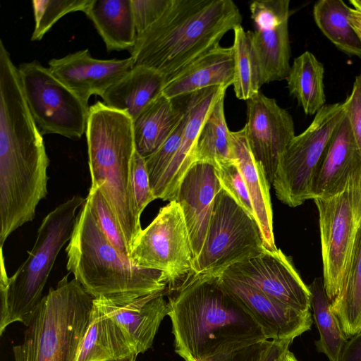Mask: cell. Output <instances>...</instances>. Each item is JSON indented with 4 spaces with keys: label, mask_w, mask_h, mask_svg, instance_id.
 Masks as SVG:
<instances>
[{
    "label": "cell",
    "mask_w": 361,
    "mask_h": 361,
    "mask_svg": "<svg viewBox=\"0 0 361 361\" xmlns=\"http://www.w3.org/2000/svg\"><path fill=\"white\" fill-rule=\"evenodd\" d=\"M166 296L175 351L185 361H203L269 340L218 273L193 274Z\"/></svg>",
    "instance_id": "cell-1"
},
{
    "label": "cell",
    "mask_w": 361,
    "mask_h": 361,
    "mask_svg": "<svg viewBox=\"0 0 361 361\" xmlns=\"http://www.w3.org/2000/svg\"><path fill=\"white\" fill-rule=\"evenodd\" d=\"M241 22L232 0H172L163 16L137 37L130 51L133 66L154 69L168 80L219 46L224 35Z\"/></svg>",
    "instance_id": "cell-2"
},
{
    "label": "cell",
    "mask_w": 361,
    "mask_h": 361,
    "mask_svg": "<svg viewBox=\"0 0 361 361\" xmlns=\"http://www.w3.org/2000/svg\"><path fill=\"white\" fill-rule=\"evenodd\" d=\"M47 156L30 111L0 116V248L16 229L32 221L47 191Z\"/></svg>",
    "instance_id": "cell-3"
},
{
    "label": "cell",
    "mask_w": 361,
    "mask_h": 361,
    "mask_svg": "<svg viewBox=\"0 0 361 361\" xmlns=\"http://www.w3.org/2000/svg\"><path fill=\"white\" fill-rule=\"evenodd\" d=\"M65 250L67 270L94 299L130 301L169 287L164 272L135 265L109 241L87 199Z\"/></svg>",
    "instance_id": "cell-4"
},
{
    "label": "cell",
    "mask_w": 361,
    "mask_h": 361,
    "mask_svg": "<svg viewBox=\"0 0 361 361\" xmlns=\"http://www.w3.org/2000/svg\"><path fill=\"white\" fill-rule=\"evenodd\" d=\"M90 188H99L116 216L131 253L142 228L132 196L131 166L136 150L132 118L98 101L86 128Z\"/></svg>",
    "instance_id": "cell-5"
},
{
    "label": "cell",
    "mask_w": 361,
    "mask_h": 361,
    "mask_svg": "<svg viewBox=\"0 0 361 361\" xmlns=\"http://www.w3.org/2000/svg\"><path fill=\"white\" fill-rule=\"evenodd\" d=\"M94 298L68 274L51 287L32 314L14 361H74L87 329Z\"/></svg>",
    "instance_id": "cell-6"
},
{
    "label": "cell",
    "mask_w": 361,
    "mask_h": 361,
    "mask_svg": "<svg viewBox=\"0 0 361 361\" xmlns=\"http://www.w3.org/2000/svg\"><path fill=\"white\" fill-rule=\"evenodd\" d=\"M86 197L75 195L60 204L43 219L25 261L0 283V335L11 324H28L42 299V291L57 256L69 241L75 219Z\"/></svg>",
    "instance_id": "cell-7"
},
{
    "label": "cell",
    "mask_w": 361,
    "mask_h": 361,
    "mask_svg": "<svg viewBox=\"0 0 361 361\" xmlns=\"http://www.w3.org/2000/svg\"><path fill=\"white\" fill-rule=\"evenodd\" d=\"M313 201L319 214L323 283L331 302L345 283L361 227V161L342 191Z\"/></svg>",
    "instance_id": "cell-8"
},
{
    "label": "cell",
    "mask_w": 361,
    "mask_h": 361,
    "mask_svg": "<svg viewBox=\"0 0 361 361\" xmlns=\"http://www.w3.org/2000/svg\"><path fill=\"white\" fill-rule=\"evenodd\" d=\"M344 115L343 103L325 104L306 130L288 145L280 157L272 183L282 203L296 207L312 200L314 173Z\"/></svg>",
    "instance_id": "cell-9"
},
{
    "label": "cell",
    "mask_w": 361,
    "mask_h": 361,
    "mask_svg": "<svg viewBox=\"0 0 361 361\" xmlns=\"http://www.w3.org/2000/svg\"><path fill=\"white\" fill-rule=\"evenodd\" d=\"M266 250L255 218L221 187L204 245L193 260L194 274L221 272Z\"/></svg>",
    "instance_id": "cell-10"
},
{
    "label": "cell",
    "mask_w": 361,
    "mask_h": 361,
    "mask_svg": "<svg viewBox=\"0 0 361 361\" xmlns=\"http://www.w3.org/2000/svg\"><path fill=\"white\" fill-rule=\"evenodd\" d=\"M18 68L26 102L42 135L80 139L86 132L88 104L37 61L20 63Z\"/></svg>",
    "instance_id": "cell-11"
},
{
    "label": "cell",
    "mask_w": 361,
    "mask_h": 361,
    "mask_svg": "<svg viewBox=\"0 0 361 361\" xmlns=\"http://www.w3.org/2000/svg\"><path fill=\"white\" fill-rule=\"evenodd\" d=\"M130 259L137 266L165 274L169 290L194 274L193 256L183 214L176 200L161 207L135 240Z\"/></svg>",
    "instance_id": "cell-12"
},
{
    "label": "cell",
    "mask_w": 361,
    "mask_h": 361,
    "mask_svg": "<svg viewBox=\"0 0 361 361\" xmlns=\"http://www.w3.org/2000/svg\"><path fill=\"white\" fill-rule=\"evenodd\" d=\"M271 299L302 312L310 311L311 292L290 259L281 250L262 253L222 271Z\"/></svg>",
    "instance_id": "cell-13"
},
{
    "label": "cell",
    "mask_w": 361,
    "mask_h": 361,
    "mask_svg": "<svg viewBox=\"0 0 361 361\" xmlns=\"http://www.w3.org/2000/svg\"><path fill=\"white\" fill-rule=\"evenodd\" d=\"M246 102L248 145L271 185L280 157L295 136L293 120L274 99L261 92Z\"/></svg>",
    "instance_id": "cell-14"
},
{
    "label": "cell",
    "mask_w": 361,
    "mask_h": 361,
    "mask_svg": "<svg viewBox=\"0 0 361 361\" xmlns=\"http://www.w3.org/2000/svg\"><path fill=\"white\" fill-rule=\"evenodd\" d=\"M289 6V0H257L250 5L263 85L286 79L290 71Z\"/></svg>",
    "instance_id": "cell-15"
},
{
    "label": "cell",
    "mask_w": 361,
    "mask_h": 361,
    "mask_svg": "<svg viewBox=\"0 0 361 361\" xmlns=\"http://www.w3.org/2000/svg\"><path fill=\"white\" fill-rule=\"evenodd\" d=\"M227 88L209 87L180 97L185 121L179 148L157 186L152 190L155 199L172 201L179 185L195 162L198 135L212 108L225 94Z\"/></svg>",
    "instance_id": "cell-16"
},
{
    "label": "cell",
    "mask_w": 361,
    "mask_h": 361,
    "mask_svg": "<svg viewBox=\"0 0 361 361\" xmlns=\"http://www.w3.org/2000/svg\"><path fill=\"white\" fill-rule=\"evenodd\" d=\"M218 274L224 288L249 312L268 339L293 340L311 329L310 311L293 309L223 271Z\"/></svg>",
    "instance_id": "cell-17"
},
{
    "label": "cell",
    "mask_w": 361,
    "mask_h": 361,
    "mask_svg": "<svg viewBox=\"0 0 361 361\" xmlns=\"http://www.w3.org/2000/svg\"><path fill=\"white\" fill-rule=\"evenodd\" d=\"M221 188L215 166L195 161L184 175L173 200L178 203L183 214L193 260L204 245L215 198Z\"/></svg>",
    "instance_id": "cell-18"
},
{
    "label": "cell",
    "mask_w": 361,
    "mask_h": 361,
    "mask_svg": "<svg viewBox=\"0 0 361 361\" xmlns=\"http://www.w3.org/2000/svg\"><path fill=\"white\" fill-rule=\"evenodd\" d=\"M51 73L84 102L93 95L102 97L114 83L133 67L130 56L124 59H97L87 49L52 59L49 63Z\"/></svg>",
    "instance_id": "cell-19"
},
{
    "label": "cell",
    "mask_w": 361,
    "mask_h": 361,
    "mask_svg": "<svg viewBox=\"0 0 361 361\" xmlns=\"http://www.w3.org/2000/svg\"><path fill=\"white\" fill-rule=\"evenodd\" d=\"M168 291L169 288L125 302L94 300L121 327L138 355L152 347L161 321L168 315Z\"/></svg>",
    "instance_id": "cell-20"
},
{
    "label": "cell",
    "mask_w": 361,
    "mask_h": 361,
    "mask_svg": "<svg viewBox=\"0 0 361 361\" xmlns=\"http://www.w3.org/2000/svg\"><path fill=\"white\" fill-rule=\"evenodd\" d=\"M360 161L361 153L345 113L314 173L312 185V200L342 191L348 176Z\"/></svg>",
    "instance_id": "cell-21"
},
{
    "label": "cell",
    "mask_w": 361,
    "mask_h": 361,
    "mask_svg": "<svg viewBox=\"0 0 361 361\" xmlns=\"http://www.w3.org/2000/svg\"><path fill=\"white\" fill-rule=\"evenodd\" d=\"M234 57L231 47L218 46L167 80L162 94L176 98L209 87L233 85Z\"/></svg>",
    "instance_id": "cell-22"
},
{
    "label": "cell",
    "mask_w": 361,
    "mask_h": 361,
    "mask_svg": "<svg viewBox=\"0 0 361 361\" xmlns=\"http://www.w3.org/2000/svg\"><path fill=\"white\" fill-rule=\"evenodd\" d=\"M231 140L234 158L247 186L264 246L269 251H276L278 248L273 231V212L269 194L271 185L262 166L252 154L245 128L231 131Z\"/></svg>",
    "instance_id": "cell-23"
},
{
    "label": "cell",
    "mask_w": 361,
    "mask_h": 361,
    "mask_svg": "<svg viewBox=\"0 0 361 361\" xmlns=\"http://www.w3.org/2000/svg\"><path fill=\"white\" fill-rule=\"evenodd\" d=\"M166 77L145 66H135L101 97L107 106L126 113L132 120L162 94Z\"/></svg>",
    "instance_id": "cell-24"
},
{
    "label": "cell",
    "mask_w": 361,
    "mask_h": 361,
    "mask_svg": "<svg viewBox=\"0 0 361 361\" xmlns=\"http://www.w3.org/2000/svg\"><path fill=\"white\" fill-rule=\"evenodd\" d=\"M134 353L137 354L121 327L94 300L87 329L74 361L114 360Z\"/></svg>",
    "instance_id": "cell-25"
},
{
    "label": "cell",
    "mask_w": 361,
    "mask_h": 361,
    "mask_svg": "<svg viewBox=\"0 0 361 361\" xmlns=\"http://www.w3.org/2000/svg\"><path fill=\"white\" fill-rule=\"evenodd\" d=\"M102 38L106 50H129L136 32L131 0H91L84 12Z\"/></svg>",
    "instance_id": "cell-26"
},
{
    "label": "cell",
    "mask_w": 361,
    "mask_h": 361,
    "mask_svg": "<svg viewBox=\"0 0 361 361\" xmlns=\"http://www.w3.org/2000/svg\"><path fill=\"white\" fill-rule=\"evenodd\" d=\"M183 116L180 102L161 94L133 120L136 151L144 158L156 152Z\"/></svg>",
    "instance_id": "cell-27"
},
{
    "label": "cell",
    "mask_w": 361,
    "mask_h": 361,
    "mask_svg": "<svg viewBox=\"0 0 361 361\" xmlns=\"http://www.w3.org/2000/svg\"><path fill=\"white\" fill-rule=\"evenodd\" d=\"M323 64L307 51L295 58L286 78L290 94L307 115H314L325 105Z\"/></svg>",
    "instance_id": "cell-28"
},
{
    "label": "cell",
    "mask_w": 361,
    "mask_h": 361,
    "mask_svg": "<svg viewBox=\"0 0 361 361\" xmlns=\"http://www.w3.org/2000/svg\"><path fill=\"white\" fill-rule=\"evenodd\" d=\"M222 95L212 108L200 130L195 151V162L204 161L214 166L235 161L229 130L224 114Z\"/></svg>",
    "instance_id": "cell-29"
},
{
    "label": "cell",
    "mask_w": 361,
    "mask_h": 361,
    "mask_svg": "<svg viewBox=\"0 0 361 361\" xmlns=\"http://www.w3.org/2000/svg\"><path fill=\"white\" fill-rule=\"evenodd\" d=\"M351 8L342 0H320L313 8L314 21L341 51L361 57V42L350 22Z\"/></svg>",
    "instance_id": "cell-30"
},
{
    "label": "cell",
    "mask_w": 361,
    "mask_h": 361,
    "mask_svg": "<svg viewBox=\"0 0 361 361\" xmlns=\"http://www.w3.org/2000/svg\"><path fill=\"white\" fill-rule=\"evenodd\" d=\"M309 288L313 317L319 333V338L314 342L316 350L324 354L329 361H338L348 338L330 308L331 302L324 289L323 279L315 278Z\"/></svg>",
    "instance_id": "cell-31"
},
{
    "label": "cell",
    "mask_w": 361,
    "mask_h": 361,
    "mask_svg": "<svg viewBox=\"0 0 361 361\" xmlns=\"http://www.w3.org/2000/svg\"><path fill=\"white\" fill-rule=\"evenodd\" d=\"M233 32V87L238 99L247 101L258 94L263 85L260 64L253 44L251 31H245L240 25Z\"/></svg>",
    "instance_id": "cell-32"
},
{
    "label": "cell",
    "mask_w": 361,
    "mask_h": 361,
    "mask_svg": "<svg viewBox=\"0 0 361 361\" xmlns=\"http://www.w3.org/2000/svg\"><path fill=\"white\" fill-rule=\"evenodd\" d=\"M330 308L348 338L361 331V227L345 283Z\"/></svg>",
    "instance_id": "cell-33"
},
{
    "label": "cell",
    "mask_w": 361,
    "mask_h": 361,
    "mask_svg": "<svg viewBox=\"0 0 361 361\" xmlns=\"http://www.w3.org/2000/svg\"><path fill=\"white\" fill-rule=\"evenodd\" d=\"M91 0H33L35 29L32 41H39L52 26L69 13L85 11Z\"/></svg>",
    "instance_id": "cell-34"
},
{
    "label": "cell",
    "mask_w": 361,
    "mask_h": 361,
    "mask_svg": "<svg viewBox=\"0 0 361 361\" xmlns=\"http://www.w3.org/2000/svg\"><path fill=\"white\" fill-rule=\"evenodd\" d=\"M86 199L104 235L121 253L130 258L125 238L100 189L90 188Z\"/></svg>",
    "instance_id": "cell-35"
},
{
    "label": "cell",
    "mask_w": 361,
    "mask_h": 361,
    "mask_svg": "<svg viewBox=\"0 0 361 361\" xmlns=\"http://www.w3.org/2000/svg\"><path fill=\"white\" fill-rule=\"evenodd\" d=\"M185 121L183 109V116L173 131L156 152L145 158L152 191L159 182L179 148Z\"/></svg>",
    "instance_id": "cell-36"
},
{
    "label": "cell",
    "mask_w": 361,
    "mask_h": 361,
    "mask_svg": "<svg viewBox=\"0 0 361 361\" xmlns=\"http://www.w3.org/2000/svg\"><path fill=\"white\" fill-rule=\"evenodd\" d=\"M215 168L222 188L255 218L249 192L236 161L221 163Z\"/></svg>",
    "instance_id": "cell-37"
},
{
    "label": "cell",
    "mask_w": 361,
    "mask_h": 361,
    "mask_svg": "<svg viewBox=\"0 0 361 361\" xmlns=\"http://www.w3.org/2000/svg\"><path fill=\"white\" fill-rule=\"evenodd\" d=\"M130 187L137 212L141 216L145 207L156 199L150 186L145 159L136 150L132 160Z\"/></svg>",
    "instance_id": "cell-38"
},
{
    "label": "cell",
    "mask_w": 361,
    "mask_h": 361,
    "mask_svg": "<svg viewBox=\"0 0 361 361\" xmlns=\"http://www.w3.org/2000/svg\"><path fill=\"white\" fill-rule=\"evenodd\" d=\"M172 0H131L137 37L151 27L165 13Z\"/></svg>",
    "instance_id": "cell-39"
},
{
    "label": "cell",
    "mask_w": 361,
    "mask_h": 361,
    "mask_svg": "<svg viewBox=\"0 0 361 361\" xmlns=\"http://www.w3.org/2000/svg\"><path fill=\"white\" fill-rule=\"evenodd\" d=\"M343 105L361 153V70L355 77L352 91Z\"/></svg>",
    "instance_id": "cell-40"
},
{
    "label": "cell",
    "mask_w": 361,
    "mask_h": 361,
    "mask_svg": "<svg viewBox=\"0 0 361 361\" xmlns=\"http://www.w3.org/2000/svg\"><path fill=\"white\" fill-rule=\"evenodd\" d=\"M272 342V340H265L231 352L214 355L203 361H264Z\"/></svg>",
    "instance_id": "cell-41"
},
{
    "label": "cell",
    "mask_w": 361,
    "mask_h": 361,
    "mask_svg": "<svg viewBox=\"0 0 361 361\" xmlns=\"http://www.w3.org/2000/svg\"><path fill=\"white\" fill-rule=\"evenodd\" d=\"M349 338L343 348L338 361H361V331Z\"/></svg>",
    "instance_id": "cell-42"
},
{
    "label": "cell",
    "mask_w": 361,
    "mask_h": 361,
    "mask_svg": "<svg viewBox=\"0 0 361 361\" xmlns=\"http://www.w3.org/2000/svg\"><path fill=\"white\" fill-rule=\"evenodd\" d=\"M272 344L269 349L264 361H281L285 353L288 350L293 339L272 340Z\"/></svg>",
    "instance_id": "cell-43"
},
{
    "label": "cell",
    "mask_w": 361,
    "mask_h": 361,
    "mask_svg": "<svg viewBox=\"0 0 361 361\" xmlns=\"http://www.w3.org/2000/svg\"><path fill=\"white\" fill-rule=\"evenodd\" d=\"M350 22L361 42V12L351 8Z\"/></svg>",
    "instance_id": "cell-44"
},
{
    "label": "cell",
    "mask_w": 361,
    "mask_h": 361,
    "mask_svg": "<svg viewBox=\"0 0 361 361\" xmlns=\"http://www.w3.org/2000/svg\"><path fill=\"white\" fill-rule=\"evenodd\" d=\"M281 361H298L293 353L290 352L289 350L285 353Z\"/></svg>",
    "instance_id": "cell-45"
},
{
    "label": "cell",
    "mask_w": 361,
    "mask_h": 361,
    "mask_svg": "<svg viewBox=\"0 0 361 361\" xmlns=\"http://www.w3.org/2000/svg\"><path fill=\"white\" fill-rule=\"evenodd\" d=\"M137 356V355L134 353V354H132L126 357H123V358L117 359V360H108V361H135Z\"/></svg>",
    "instance_id": "cell-46"
},
{
    "label": "cell",
    "mask_w": 361,
    "mask_h": 361,
    "mask_svg": "<svg viewBox=\"0 0 361 361\" xmlns=\"http://www.w3.org/2000/svg\"><path fill=\"white\" fill-rule=\"evenodd\" d=\"M350 3L355 7V9L361 12V0H350Z\"/></svg>",
    "instance_id": "cell-47"
}]
</instances>
